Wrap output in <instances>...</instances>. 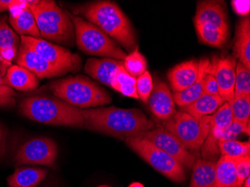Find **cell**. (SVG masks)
Returning <instances> with one entry per match:
<instances>
[{"label": "cell", "instance_id": "4dcf8cb0", "mask_svg": "<svg viewBox=\"0 0 250 187\" xmlns=\"http://www.w3.org/2000/svg\"><path fill=\"white\" fill-rule=\"evenodd\" d=\"M123 66L125 71L135 78H138L147 71V61L145 56L139 51V46L127 55L123 60Z\"/></svg>", "mask_w": 250, "mask_h": 187}, {"label": "cell", "instance_id": "603a6c76", "mask_svg": "<svg viewBox=\"0 0 250 187\" xmlns=\"http://www.w3.org/2000/svg\"><path fill=\"white\" fill-rule=\"evenodd\" d=\"M233 54L250 70V21L244 18L237 23L236 27L235 42L233 47Z\"/></svg>", "mask_w": 250, "mask_h": 187}, {"label": "cell", "instance_id": "7402d4cb", "mask_svg": "<svg viewBox=\"0 0 250 187\" xmlns=\"http://www.w3.org/2000/svg\"><path fill=\"white\" fill-rule=\"evenodd\" d=\"M21 42L18 34L8 26L6 15H0V57L11 63L18 54Z\"/></svg>", "mask_w": 250, "mask_h": 187}, {"label": "cell", "instance_id": "ac0fdd59", "mask_svg": "<svg viewBox=\"0 0 250 187\" xmlns=\"http://www.w3.org/2000/svg\"><path fill=\"white\" fill-rule=\"evenodd\" d=\"M199 72V61L191 60L172 67L168 72V80L175 93L185 91L194 83Z\"/></svg>", "mask_w": 250, "mask_h": 187}, {"label": "cell", "instance_id": "ee69618b", "mask_svg": "<svg viewBox=\"0 0 250 187\" xmlns=\"http://www.w3.org/2000/svg\"><path fill=\"white\" fill-rule=\"evenodd\" d=\"M242 187H250V176L248 177L243 184Z\"/></svg>", "mask_w": 250, "mask_h": 187}, {"label": "cell", "instance_id": "d4e9b609", "mask_svg": "<svg viewBox=\"0 0 250 187\" xmlns=\"http://www.w3.org/2000/svg\"><path fill=\"white\" fill-rule=\"evenodd\" d=\"M216 161L196 159L192 166V174L189 187H215Z\"/></svg>", "mask_w": 250, "mask_h": 187}, {"label": "cell", "instance_id": "cb8c5ba5", "mask_svg": "<svg viewBox=\"0 0 250 187\" xmlns=\"http://www.w3.org/2000/svg\"><path fill=\"white\" fill-rule=\"evenodd\" d=\"M47 176V171L43 168L21 167L8 177V185L9 187H39Z\"/></svg>", "mask_w": 250, "mask_h": 187}, {"label": "cell", "instance_id": "1f68e13d", "mask_svg": "<svg viewBox=\"0 0 250 187\" xmlns=\"http://www.w3.org/2000/svg\"><path fill=\"white\" fill-rule=\"evenodd\" d=\"M219 149L221 156H226L231 158H239L244 156L250 155V141H220L219 143Z\"/></svg>", "mask_w": 250, "mask_h": 187}, {"label": "cell", "instance_id": "f546056e", "mask_svg": "<svg viewBox=\"0 0 250 187\" xmlns=\"http://www.w3.org/2000/svg\"><path fill=\"white\" fill-rule=\"evenodd\" d=\"M233 120L249 125L250 119V95L234 97L229 103Z\"/></svg>", "mask_w": 250, "mask_h": 187}, {"label": "cell", "instance_id": "ffe728a7", "mask_svg": "<svg viewBox=\"0 0 250 187\" xmlns=\"http://www.w3.org/2000/svg\"><path fill=\"white\" fill-rule=\"evenodd\" d=\"M4 85L12 89L32 91L39 86V80L32 72L18 64H11L3 77Z\"/></svg>", "mask_w": 250, "mask_h": 187}, {"label": "cell", "instance_id": "9c48e42d", "mask_svg": "<svg viewBox=\"0 0 250 187\" xmlns=\"http://www.w3.org/2000/svg\"><path fill=\"white\" fill-rule=\"evenodd\" d=\"M21 42L32 46L53 68L63 76L67 73L79 71L81 67V59L78 55L71 53L64 46L42 39L21 36Z\"/></svg>", "mask_w": 250, "mask_h": 187}, {"label": "cell", "instance_id": "e0dca14e", "mask_svg": "<svg viewBox=\"0 0 250 187\" xmlns=\"http://www.w3.org/2000/svg\"><path fill=\"white\" fill-rule=\"evenodd\" d=\"M147 103L151 112L160 120H167L176 111L173 95L167 84L158 79L154 84Z\"/></svg>", "mask_w": 250, "mask_h": 187}, {"label": "cell", "instance_id": "d590c367", "mask_svg": "<svg viewBox=\"0 0 250 187\" xmlns=\"http://www.w3.org/2000/svg\"><path fill=\"white\" fill-rule=\"evenodd\" d=\"M3 77L0 72V107H13L16 104L17 94L12 88L4 85Z\"/></svg>", "mask_w": 250, "mask_h": 187}, {"label": "cell", "instance_id": "4fadbf2b", "mask_svg": "<svg viewBox=\"0 0 250 187\" xmlns=\"http://www.w3.org/2000/svg\"><path fill=\"white\" fill-rule=\"evenodd\" d=\"M142 136L151 142L156 147L167 152L184 167L192 168L196 160V157L187 150L178 139L167 131L164 126L154 128Z\"/></svg>", "mask_w": 250, "mask_h": 187}, {"label": "cell", "instance_id": "277c9868", "mask_svg": "<svg viewBox=\"0 0 250 187\" xmlns=\"http://www.w3.org/2000/svg\"><path fill=\"white\" fill-rule=\"evenodd\" d=\"M27 2L42 39L60 46H74L75 31L70 14L62 9L54 1L42 0Z\"/></svg>", "mask_w": 250, "mask_h": 187}, {"label": "cell", "instance_id": "7bdbcfd3", "mask_svg": "<svg viewBox=\"0 0 250 187\" xmlns=\"http://www.w3.org/2000/svg\"><path fill=\"white\" fill-rule=\"evenodd\" d=\"M128 187H145L144 185L140 182H133L128 186Z\"/></svg>", "mask_w": 250, "mask_h": 187}, {"label": "cell", "instance_id": "f6af8a7d", "mask_svg": "<svg viewBox=\"0 0 250 187\" xmlns=\"http://www.w3.org/2000/svg\"><path fill=\"white\" fill-rule=\"evenodd\" d=\"M109 187V186H107V185H101V186H99V187Z\"/></svg>", "mask_w": 250, "mask_h": 187}, {"label": "cell", "instance_id": "d6a6232c", "mask_svg": "<svg viewBox=\"0 0 250 187\" xmlns=\"http://www.w3.org/2000/svg\"><path fill=\"white\" fill-rule=\"evenodd\" d=\"M240 95H250V70L238 62L236 65L234 98Z\"/></svg>", "mask_w": 250, "mask_h": 187}, {"label": "cell", "instance_id": "ab89813d", "mask_svg": "<svg viewBox=\"0 0 250 187\" xmlns=\"http://www.w3.org/2000/svg\"><path fill=\"white\" fill-rule=\"evenodd\" d=\"M7 150V133L0 125V160L3 158Z\"/></svg>", "mask_w": 250, "mask_h": 187}, {"label": "cell", "instance_id": "f1b7e54d", "mask_svg": "<svg viewBox=\"0 0 250 187\" xmlns=\"http://www.w3.org/2000/svg\"><path fill=\"white\" fill-rule=\"evenodd\" d=\"M195 27L199 39L203 43L213 47H221L225 44L228 38L227 32L209 23L196 24Z\"/></svg>", "mask_w": 250, "mask_h": 187}, {"label": "cell", "instance_id": "83f0119b", "mask_svg": "<svg viewBox=\"0 0 250 187\" xmlns=\"http://www.w3.org/2000/svg\"><path fill=\"white\" fill-rule=\"evenodd\" d=\"M136 78L130 76L124 68L123 64L119 67L111 81L110 88L122 95L134 99H140L136 91Z\"/></svg>", "mask_w": 250, "mask_h": 187}, {"label": "cell", "instance_id": "44dd1931", "mask_svg": "<svg viewBox=\"0 0 250 187\" xmlns=\"http://www.w3.org/2000/svg\"><path fill=\"white\" fill-rule=\"evenodd\" d=\"M209 59L202 58L199 61V72L197 80L189 88L181 92L175 93L174 101L181 108L189 106V104L200 98L204 94V83L206 74V68L209 64Z\"/></svg>", "mask_w": 250, "mask_h": 187}, {"label": "cell", "instance_id": "5b68a950", "mask_svg": "<svg viewBox=\"0 0 250 187\" xmlns=\"http://www.w3.org/2000/svg\"><path fill=\"white\" fill-rule=\"evenodd\" d=\"M50 88L56 98L74 107H95L112 101L106 89L82 75L70 76L53 82Z\"/></svg>", "mask_w": 250, "mask_h": 187}, {"label": "cell", "instance_id": "74e56055", "mask_svg": "<svg viewBox=\"0 0 250 187\" xmlns=\"http://www.w3.org/2000/svg\"><path fill=\"white\" fill-rule=\"evenodd\" d=\"M204 93L212 95H219V87L217 81L215 80L214 77L210 74H206V77H205Z\"/></svg>", "mask_w": 250, "mask_h": 187}, {"label": "cell", "instance_id": "836d02e7", "mask_svg": "<svg viewBox=\"0 0 250 187\" xmlns=\"http://www.w3.org/2000/svg\"><path fill=\"white\" fill-rule=\"evenodd\" d=\"M154 83L151 74L148 71H146L144 74L136 78V91L139 98L144 103H147L151 91L153 89Z\"/></svg>", "mask_w": 250, "mask_h": 187}, {"label": "cell", "instance_id": "ba28073f", "mask_svg": "<svg viewBox=\"0 0 250 187\" xmlns=\"http://www.w3.org/2000/svg\"><path fill=\"white\" fill-rule=\"evenodd\" d=\"M125 143L154 169L171 181L182 183L186 179L185 168L181 163L143 136L127 138Z\"/></svg>", "mask_w": 250, "mask_h": 187}, {"label": "cell", "instance_id": "b9f144b4", "mask_svg": "<svg viewBox=\"0 0 250 187\" xmlns=\"http://www.w3.org/2000/svg\"><path fill=\"white\" fill-rule=\"evenodd\" d=\"M11 65V63L8 62L4 60L2 58L0 57V72L2 74V77L5 75L7 70Z\"/></svg>", "mask_w": 250, "mask_h": 187}, {"label": "cell", "instance_id": "52a82bcc", "mask_svg": "<svg viewBox=\"0 0 250 187\" xmlns=\"http://www.w3.org/2000/svg\"><path fill=\"white\" fill-rule=\"evenodd\" d=\"M210 115L197 119L182 111H175L172 116L164 121V127L173 135L188 150L196 151L206 141L209 128Z\"/></svg>", "mask_w": 250, "mask_h": 187}, {"label": "cell", "instance_id": "f35d334b", "mask_svg": "<svg viewBox=\"0 0 250 187\" xmlns=\"http://www.w3.org/2000/svg\"><path fill=\"white\" fill-rule=\"evenodd\" d=\"M231 6L237 15L240 16H248L250 15V1H231Z\"/></svg>", "mask_w": 250, "mask_h": 187}, {"label": "cell", "instance_id": "30bf717a", "mask_svg": "<svg viewBox=\"0 0 250 187\" xmlns=\"http://www.w3.org/2000/svg\"><path fill=\"white\" fill-rule=\"evenodd\" d=\"M57 145L47 137L29 139L15 152L14 163L18 166L39 165L53 168L57 158Z\"/></svg>", "mask_w": 250, "mask_h": 187}, {"label": "cell", "instance_id": "7c38bea8", "mask_svg": "<svg viewBox=\"0 0 250 187\" xmlns=\"http://www.w3.org/2000/svg\"><path fill=\"white\" fill-rule=\"evenodd\" d=\"M232 121V114L228 102L223 104L213 115H210L208 134L201 147L203 159L216 161L220 154L219 143L220 138L225 129L228 127Z\"/></svg>", "mask_w": 250, "mask_h": 187}, {"label": "cell", "instance_id": "4316f807", "mask_svg": "<svg viewBox=\"0 0 250 187\" xmlns=\"http://www.w3.org/2000/svg\"><path fill=\"white\" fill-rule=\"evenodd\" d=\"M215 187H242L237 181L236 158L221 156L216 163Z\"/></svg>", "mask_w": 250, "mask_h": 187}, {"label": "cell", "instance_id": "7a4b0ae2", "mask_svg": "<svg viewBox=\"0 0 250 187\" xmlns=\"http://www.w3.org/2000/svg\"><path fill=\"white\" fill-rule=\"evenodd\" d=\"M72 11L74 15L83 17L84 19L100 28L127 53H131L138 47L137 36L131 22L114 2H88L73 7Z\"/></svg>", "mask_w": 250, "mask_h": 187}, {"label": "cell", "instance_id": "3957f363", "mask_svg": "<svg viewBox=\"0 0 250 187\" xmlns=\"http://www.w3.org/2000/svg\"><path fill=\"white\" fill-rule=\"evenodd\" d=\"M20 112L28 119L45 125L84 127L82 109L58 98L33 96L22 99Z\"/></svg>", "mask_w": 250, "mask_h": 187}, {"label": "cell", "instance_id": "d6986e66", "mask_svg": "<svg viewBox=\"0 0 250 187\" xmlns=\"http://www.w3.org/2000/svg\"><path fill=\"white\" fill-rule=\"evenodd\" d=\"M123 61L110 58H89L85 62L84 70L94 80L110 87L111 81Z\"/></svg>", "mask_w": 250, "mask_h": 187}, {"label": "cell", "instance_id": "484cf974", "mask_svg": "<svg viewBox=\"0 0 250 187\" xmlns=\"http://www.w3.org/2000/svg\"><path fill=\"white\" fill-rule=\"evenodd\" d=\"M226 101L220 95H203L189 106L181 108V111L187 112L196 119H200L203 117L211 115L214 113Z\"/></svg>", "mask_w": 250, "mask_h": 187}, {"label": "cell", "instance_id": "5bb4252c", "mask_svg": "<svg viewBox=\"0 0 250 187\" xmlns=\"http://www.w3.org/2000/svg\"><path fill=\"white\" fill-rule=\"evenodd\" d=\"M15 62L18 65L29 70L39 80L60 77V74L37 51L23 42H21Z\"/></svg>", "mask_w": 250, "mask_h": 187}, {"label": "cell", "instance_id": "8fae6325", "mask_svg": "<svg viewBox=\"0 0 250 187\" xmlns=\"http://www.w3.org/2000/svg\"><path fill=\"white\" fill-rule=\"evenodd\" d=\"M236 65L234 56L219 57L214 56L209 60L206 74L214 77L219 87V95L226 102L229 103L234 96Z\"/></svg>", "mask_w": 250, "mask_h": 187}, {"label": "cell", "instance_id": "8992f818", "mask_svg": "<svg viewBox=\"0 0 250 187\" xmlns=\"http://www.w3.org/2000/svg\"><path fill=\"white\" fill-rule=\"evenodd\" d=\"M75 31V43L81 51L123 61L127 53L98 26L81 17L70 15Z\"/></svg>", "mask_w": 250, "mask_h": 187}, {"label": "cell", "instance_id": "6da1fadb", "mask_svg": "<svg viewBox=\"0 0 250 187\" xmlns=\"http://www.w3.org/2000/svg\"><path fill=\"white\" fill-rule=\"evenodd\" d=\"M84 127L118 139L143 136L154 128L149 120L138 109L110 107L83 109Z\"/></svg>", "mask_w": 250, "mask_h": 187}, {"label": "cell", "instance_id": "2e32d148", "mask_svg": "<svg viewBox=\"0 0 250 187\" xmlns=\"http://www.w3.org/2000/svg\"><path fill=\"white\" fill-rule=\"evenodd\" d=\"M8 21L14 31L21 36L40 39L36 19L27 1L20 0L18 5L9 11Z\"/></svg>", "mask_w": 250, "mask_h": 187}, {"label": "cell", "instance_id": "60d3db41", "mask_svg": "<svg viewBox=\"0 0 250 187\" xmlns=\"http://www.w3.org/2000/svg\"><path fill=\"white\" fill-rule=\"evenodd\" d=\"M18 0H0V13L4 11H11L14 7L18 5Z\"/></svg>", "mask_w": 250, "mask_h": 187}, {"label": "cell", "instance_id": "9a60e30c", "mask_svg": "<svg viewBox=\"0 0 250 187\" xmlns=\"http://www.w3.org/2000/svg\"><path fill=\"white\" fill-rule=\"evenodd\" d=\"M228 13L223 1L206 0L197 2L194 24L209 23L229 33Z\"/></svg>", "mask_w": 250, "mask_h": 187}, {"label": "cell", "instance_id": "8d00e7d4", "mask_svg": "<svg viewBox=\"0 0 250 187\" xmlns=\"http://www.w3.org/2000/svg\"><path fill=\"white\" fill-rule=\"evenodd\" d=\"M236 171H237V181L240 185L243 186L245 180L250 177V155L236 158Z\"/></svg>", "mask_w": 250, "mask_h": 187}, {"label": "cell", "instance_id": "e575fe53", "mask_svg": "<svg viewBox=\"0 0 250 187\" xmlns=\"http://www.w3.org/2000/svg\"><path fill=\"white\" fill-rule=\"evenodd\" d=\"M243 133L250 134V124L246 125L233 120L231 123L226 127L220 138V141H230L236 140Z\"/></svg>", "mask_w": 250, "mask_h": 187}]
</instances>
